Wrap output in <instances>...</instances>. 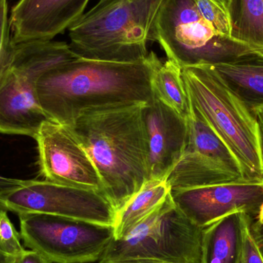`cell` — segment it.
<instances>
[{"mask_svg": "<svg viewBox=\"0 0 263 263\" xmlns=\"http://www.w3.org/2000/svg\"><path fill=\"white\" fill-rule=\"evenodd\" d=\"M20 233L9 219L6 210L0 209V250L10 256H20L24 253Z\"/></svg>", "mask_w": 263, "mask_h": 263, "instance_id": "21", "label": "cell"}, {"mask_svg": "<svg viewBox=\"0 0 263 263\" xmlns=\"http://www.w3.org/2000/svg\"><path fill=\"white\" fill-rule=\"evenodd\" d=\"M218 1H219L221 4L223 5V6H225L227 9V6H228L229 2H230V0H218Z\"/></svg>", "mask_w": 263, "mask_h": 263, "instance_id": "31", "label": "cell"}, {"mask_svg": "<svg viewBox=\"0 0 263 263\" xmlns=\"http://www.w3.org/2000/svg\"><path fill=\"white\" fill-rule=\"evenodd\" d=\"M4 1L5 0H0V6H1L2 3H3Z\"/></svg>", "mask_w": 263, "mask_h": 263, "instance_id": "32", "label": "cell"}, {"mask_svg": "<svg viewBox=\"0 0 263 263\" xmlns=\"http://www.w3.org/2000/svg\"><path fill=\"white\" fill-rule=\"evenodd\" d=\"M14 263H52L43 255L34 250H25L24 253L17 256Z\"/></svg>", "mask_w": 263, "mask_h": 263, "instance_id": "24", "label": "cell"}, {"mask_svg": "<svg viewBox=\"0 0 263 263\" xmlns=\"http://www.w3.org/2000/svg\"><path fill=\"white\" fill-rule=\"evenodd\" d=\"M247 213H232L203 228L202 263H236Z\"/></svg>", "mask_w": 263, "mask_h": 263, "instance_id": "16", "label": "cell"}, {"mask_svg": "<svg viewBox=\"0 0 263 263\" xmlns=\"http://www.w3.org/2000/svg\"><path fill=\"white\" fill-rule=\"evenodd\" d=\"M142 106L89 109L69 126L90 156L103 194L117 213L148 181Z\"/></svg>", "mask_w": 263, "mask_h": 263, "instance_id": "2", "label": "cell"}, {"mask_svg": "<svg viewBox=\"0 0 263 263\" xmlns=\"http://www.w3.org/2000/svg\"><path fill=\"white\" fill-rule=\"evenodd\" d=\"M250 230L256 247L263 259V227L256 221V219H253Z\"/></svg>", "mask_w": 263, "mask_h": 263, "instance_id": "25", "label": "cell"}, {"mask_svg": "<svg viewBox=\"0 0 263 263\" xmlns=\"http://www.w3.org/2000/svg\"><path fill=\"white\" fill-rule=\"evenodd\" d=\"M151 83L155 97L188 120L191 103L179 65L170 60L161 63L155 70Z\"/></svg>", "mask_w": 263, "mask_h": 263, "instance_id": "19", "label": "cell"}, {"mask_svg": "<svg viewBox=\"0 0 263 263\" xmlns=\"http://www.w3.org/2000/svg\"><path fill=\"white\" fill-rule=\"evenodd\" d=\"M153 41L181 68L214 66L259 52L220 35L199 13L195 0H164L155 23Z\"/></svg>", "mask_w": 263, "mask_h": 263, "instance_id": "6", "label": "cell"}, {"mask_svg": "<svg viewBox=\"0 0 263 263\" xmlns=\"http://www.w3.org/2000/svg\"><path fill=\"white\" fill-rule=\"evenodd\" d=\"M77 58L65 42L15 44L10 62L0 73V133L34 139L43 122L49 120L37 100V80L49 69Z\"/></svg>", "mask_w": 263, "mask_h": 263, "instance_id": "5", "label": "cell"}, {"mask_svg": "<svg viewBox=\"0 0 263 263\" xmlns=\"http://www.w3.org/2000/svg\"><path fill=\"white\" fill-rule=\"evenodd\" d=\"M166 180H149L117 213L114 239H120L159 207L170 195Z\"/></svg>", "mask_w": 263, "mask_h": 263, "instance_id": "17", "label": "cell"}, {"mask_svg": "<svg viewBox=\"0 0 263 263\" xmlns=\"http://www.w3.org/2000/svg\"><path fill=\"white\" fill-rule=\"evenodd\" d=\"M89 1L20 0L9 15L14 44L53 40L83 15Z\"/></svg>", "mask_w": 263, "mask_h": 263, "instance_id": "14", "label": "cell"}, {"mask_svg": "<svg viewBox=\"0 0 263 263\" xmlns=\"http://www.w3.org/2000/svg\"><path fill=\"white\" fill-rule=\"evenodd\" d=\"M202 17L223 36L230 37L231 26L227 8L218 0H195Z\"/></svg>", "mask_w": 263, "mask_h": 263, "instance_id": "20", "label": "cell"}, {"mask_svg": "<svg viewBox=\"0 0 263 263\" xmlns=\"http://www.w3.org/2000/svg\"><path fill=\"white\" fill-rule=\"evenodd\" d=\"M161 63L153 52L137 63L74 59L42 74L35 94L49 120L71 126L89 109L149 103L152 77Z\"/></svg>", "mask_w": 263, "mask_h": 263, "instance_id": "1", "label": "cell"}, {"mask_svg": "<svg viewBox=\"0 0 263 263\" xmlns=\"http://www.w3.org/2000/svg\"><path fill=\"white\" fill-rule=\"evenodd\" d=\"M260 126V125H259ZM260 151L261 157H262V162L263 165V128L260 126Z\"/></svg>", "mask_w": 263, "mask_h": 263, "instance_id": "30", "label": "cell"}, {"mask_svg": "<svg viewBox=\"0 0 263 263\" xmlns=\"http://www.w3.org/2000/svg\"><path fill=\"white\" fill-rule=\"evenodd\" d=\"M210 66L253 114L263 109L262 53L253 52Z\"/></svg>", "mask_w": 263, "mask_h": 263, "instance_id": "15", "label": "cell"}, {"mask_svg": "<svg viewBox=\"0 0 263 263\" xmlns=\"http://www.w3.org/2000/svg\"><path fill=\"white\" fill-rule=\"evenodd\" d=\"M15 259H16L15 256L6 254L0 250V263H14Z\"/></svg>", "mask_w": 263, "mask_h": 263, "instance_id": "26", "label": "cell"}, {"mask_svg": "<svg viewBox=\"0 0 263 263\" xmlns=\"http://www.w3.org/2000/svg\"><path fill=\"white\" fill-rule=\"evenodd\" d=\"M253 218L247 215L242 228L240 252L236 263H263V259L256 247L250 230Z\"/></svg>", "mask_w": 263, "mask_h": 263, "instance_id": "23", "label": "cell"}, {"mask_svg": "<svg viewBox=\"0 0 263 263\" xmlns=\"http://www.w3.org/2000/svg\"><path fill=\"white\" fill-rule=\"evenodd\" d=\"M123 263H168L161 262V261L153 260V259H133V260L126 261Z\"/></svg>", "mask_w": 263, "mask_h": 263, "instance_id": "28", "label": "cell"}, {"mask_svg": "<svg viewBox=\"0 0 263 263\" xmlns=\"http://www.w3.org/2000/svg\"><path fill=\"white\" fill-rule=\"evenodd\" d=\"M15 182H17V179H7V178L0 176V189L14 185L16 183Z\"/></svg>", "mask_w": 263, "mask_h": 263, "instance_id": "27", "label": "cell"}, {"mask_svg": "<svg viewBox=\"0 0 263 263\" xmlns=\"http://www.w3.org/2000/svg\"><path fill=\"white\" fill-rule=\"evenodd\" d=\"M34 139L40 173L46 180L103 194L97 168L69 126L46 120Z\"/></svg>", "mask_w": 263, "mask_h": 263, "instance_id": "11", "label": "cell"}, {"mask_svg": "<svg viewBox=\"0 0 263 263\" xmlns=\"http://www.w3.org/2000/svg\"><path fill=\"white\" fill-rule=\"evenodd\" d=\"M190 103L239 161L249 182L263 179L257 117L220 80L211 66L182 68Z\"/></svg>", "mask_w": 263, "mask_h": 263, "instance_id": "4", "label": "cell"}, {"mask_svg": "<svg viewBox=\"0 0 263 263\" xmlns=\"http://www.w3.org/2000/svg\"><path fill=\"white\" fill-rule=\"evenodd\" d=\"M148 147V181L165 180L183 154L188 141V120L157 97L142 108Z\"/></svg>", "mask_w": 263, "mask_h": 263, "instance_id": "13", "label": "cell"}, {"mask_svg": "<svg viewBox=\"0 0 263 263\" xmlns=\"http://www.w3.org/2000/svg\"><path fill=\"white\" fill-rule=\"evenodd\" d=\"M202 235L203 229L177 210L170 194L127 236L112 239L99 261L123 263L153 259L168 263H202Z\"/></svg>", "mask_w": 263, "mask_h": 263, "instance_id": "7", "label": "cell"}, {"mask_svg": "<svg viewBox=\"0 0 263 263\" xmlns=\"http://www.w3.org/2000/svg\"><path fill=\"white\" fill-rule=\"evenodd\" d=\"M191 109L186 146L165 179L170 190L249 182L233 152L192 104Z\"/></svg>", "mask_w": 263, "mask_h": 263, "instance_id": "10", "label": "cell"}, {"mask_svg": "<svg viewBox=\"0 0 263 263\" xmlns=\"http://www.w3.org/2000/svg\"><path fill=\"white\" fill-rule=\"evenodd\" d=\"M256 221L263 227V202L262 205H260L259 213H258L257 218H256Z\"/></svg>", "mask_w": 263, "mask_h": 263, "instance_id": "29", "label": "cell"}, {"mask_svg": "<svg viewBox=\"0 0 263 263\" xmlns=\"http://www.w3.org/2000/svg\"><path fill=\"white\" fill-rule=\"evenodd\" d=\"M170 194L177 210L203 229L239 212L256 219L263 202V179L171 190Z\"/></svg>", "mask_w": 263, "mask_h": 263, "instance_id": "12", "label": "cell"}, {"mask_svg": "<svg viewBox=\"0 0 263 263\" xmlns=\"http://www.w3.org/2000/svg\"><path fill=\"white\" fill-rule=\"evenodd\" d=\"M163 1L100 0L68 29L71 50L86 60L142 61Z\"/></svg>", "mask_w": 263, "mask_h": 263, "instance_id": "3", "label": "cell"}, {"mask_svg": "<svg viewBox=\"0 0 263 263\" xmlns=\"http://www.w3.org/2000/svg\"><path fill=\"white\" fill-rule=\"evenodd\" d=\"M231 38L263 54V0H230Z\"/></svg>", "mask_w": 263, "mask_h": 263, "instance_id": "18", "label": "cell"}, {"mask_svg": "<svg viewBox=\"0 0 263 263\" xmlns=\"http://www.w3.org/2000/svg\"><path fill=\"white\" fill-rule=\"evenodd\" d=\"M15 44L12 41L9 24L8 0L0 6V73L8 66L13 55Z\"/></svg>", "mask_w": 263, "mask_h": 263, "instance_id": "22", "label": "cell"}, {"mask_svg": "<svg viewBox=\"0 0 263 263\" xmlns=\"http://www.w3.org/2000/svg\"><path fill=\"white\" fill-rule=\"evenodd\" d=\"M18 218L25 247L52 263L99 261L114 239V227L109 226L40 213Z\"/></svg>", "mask_w": 263, "mask_h": 263, "instance_id": "8", "label": "cell"}, {"mask_svg": "<svg viewBox=\"0 0 263 263\" xmlns=\"http://www.w3.org/2000/svg\"><path fill=\"white\" fill-rule=\"evenodd\" d=\"M0 209L15 214L40 213L114 227L117 211L100 192L48 180H18L0 189Z\"/></svg>", "mask_w": 263, "mask_h": 263, "instance_id": "9", "label": "cell"}]
</instances>
